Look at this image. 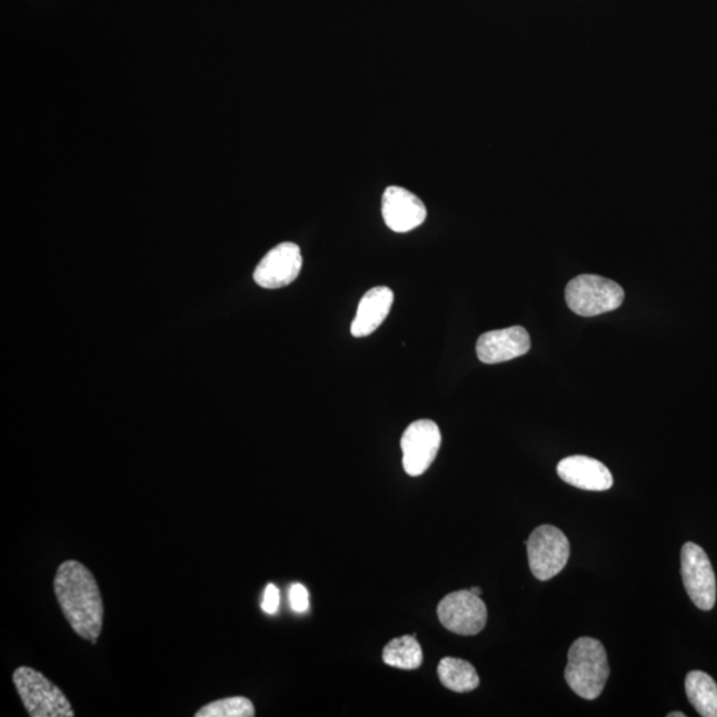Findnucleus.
Listing matches in <instances>:
<instances>
[{
    "label": "nucleus",
    "instance_id": "nucleus-1",
    "mask_svg": "<svg viewBox=\"0 0 717 717\" xmlns=\"http://www.w3.org/2000/svg\"><path fill=\"white\" fill-rule=\"evenodd\" d=\"M53 590L73 631L96 645L102 630L104 606L93 574L83 564L66 561L54 576Z\"/></svg>",
    "mask_w": 717,
    "mask_h": 717
},
{
    "label": "nucleus",
    "instance_id": "nucleus-2",
    "mask_svg": "<svg viewBox=\"0 0 717 717\" xmlns=\"http://www.w3.org/2000/svg\"><path fill=\"white\" fill-rule=\"evenodd\" d=\"M609 676V660L599 640L584 637L574 641L565 669V679L574 693L586 700L597 699Z\"/></svg>",
    "mask_w": 717,
    "mask_h": 717
},
{
    "label": "nucleus",
    "instance_id": "nucleus-3",
    "mask_svg": "<svg viewBox=\"0 0 717 717\" xmlns=\"http://www.w3.org/2000/svg\"><path fill=\"white\" fill-rule=\"evenodd\" d=\"M13 685L31 717H73L71 703L61 689L42 673L19 667L12 675Z\"/></svg>",
    "mask_w": 717,
    "mask_h": 717
},
{
    "label": "nucleus",
    "instance_id": "nucleus-4",
    "mask_svg": "<svg viewBox=\"0 0 717 717\" xmlns=\"http://www.w3.org/2000/svg\"><path fill=\"white\" fill-rule=\"evenodd\" d=\"M565 298L572 312L590 318L617 310L624 303L625 291L610 279L584 275L569 282Z\"/></svg>",
    "mask_w": 717,
    "mask_h": 717
},
{
    "label": "nucleus",
    "instance_id": "nucleus-5",
    "mask_svg": "<svg viewBox=\"0 0 717 717\" xmlns=\"http://www.w3.org/2000/svg\"><path fill=\"white\" fill-rule=\"evenodd\" d=\"M525 544L528 546L530 570L539 580L555 578L569 561V539L556 526H538Z\"/></svg>",
    "mask_w": 717,
    "mask_h": 717
},
{
    "label": "nucleus",
    "instance_id": "nucleus-6",
    "mask_svg": "<svg viewBox=\"0 0 717 717\" xmlns=\"http://www.w3.org/2000/svg\"><path fill=\"white\" fill-rule=\"evenodd\" d=\"M440 624L457 635L470 637L484 630L488 610L484 600L470 590L448 594L437 606Z\"/></svg>",
    "mask_w": 717,
    "mask_h": 717
},
{
    "label": "nucleus",
    "instance_id": "nucleus-7",
    "mask_svg": "<svg viewBox=\"0 0 717 717\" xmlns=\"http://www.w3.org/2000/svg\"><path fill=\"white\" fill-rule=\"evenodd\" d=\"M681 578L688 597L700 610H713L716 603V578L707 552L687 542L681 549Z\"/></svg>",
    "mask_w": 717,
    "mask_h": 717
},
{
    "label": "nucleus",
    "instance_id": "nucleus-8",
    "mask_svg": "<svg viewBox=\"0 0 717 717\" xmlns=\"http://www.w3.org/2000/svg\"><path fill=\"white\" fill-rule=\"evenodd\" d=\"M402 467L406 474L418 477L432 466L441 447L439 426L432 420H418L401 437Z\"/></svg>",
    "mask_w": 717,
    "mask_h": 717
},
{
    "label": "nucleus",
    "instance_id": "nucleus-9",
    "mask_svg": "<svg viewBox=\"0 0 717 717\" xmlns=\"http://www.w3.org/2000/svg\"><path fill=\"white\" fill-rule=\"evenodd\" d=\"M303 259L299 246L283 242L266 255L255 271V281L263 289H281L296 281Z\"/></svg>",
    "mask_w": 717,
    "mask_h": 717
},
{
    "label": "nucleus",
    "instance_id": "nucleus-10",
    "mask_svg": "<svg viewBox=\"0 0 717 717\" xmlns=\"http://www.w3.org/2000/svg\"><path fill=\"white\" fill-rule=\"evenodd\" d=\"M381 213L387 227L395 233H408L426 221L427 208L411 191L389 187L382 195Z\"/></svg>",
    "mask_w": 717,
    "mask_h": 717
},
{
    "label": "nucleus",
    "instance_id": "nucleus-11",
    "mask_svg": "<svg viewBox=\"0 0 717 717\" xmlns=\"http://www.w3.org/2000/svg\"><path fill=\"white\" fill-rule=\"evenodd\" d=\"M530 337L521 326L482 333L477 340L476 352L485 365L504 364L524 357L530 350Z\"/></svg>",
    "mask_w": 717,
    "mask_h": 717
},
{
    "label": "nucleus",
    "instance_id": "nucleus-12",
    "mask_svg": "<svg viewBox=\"0 0 717 717\" xmlns=\"http://www.w3.org/2000/svg\"><path fill=\"white\" fill-rule=\"evenodd\" d=\"M557 474L571 487L584 490H609L614 482L605 464L587 456L566 457L558 464Z\"/></svg>",
    "mask_w": 717,
    "mask_h": 717
},
{
    "label": "nucleus",
    "instance_id": "nucleus-13",
    "mask_svg": "<svg viewBox=\"0 0 717 717\" xmlns=\"http://www.w3.org/2000/svg\"><path fill=\"white\" fill-rule=\"evenodd\" d=\"M392 303L394 291L387 286L374 287L367 291L351 325L352 337L364 338L377 331L391 311Z\"/></svg>",
    "mask_w": 717,
    "mask_h": 717
},
{
    "label": "nucleus",
    "instance_id": "nucleus-14",
    "mask_svg": "<svg viewBox=\"0 0 717 717\" xmlns=\"http://www.w3.org/2000/svg\"><path fill=\"white\" fill-rule=\"evenodd\" d=\"M689 703L703 717H717V685L706 673L691 671L686 676Z\"/></svg>",
    "mask_w": 717,
    "mask_h": 717
},
{
    "label": "nucleus",
    "instance_id": "nucleus-15",
    "mask_svg": "<svg viewBox=\"0 0 717 717\" xmlns=\"http://www.w3.org/2000/svg\"><path fill=\"white\" fill-rule=\"evenodd\" d=\"M437 674L444 687L454 693H470L480 686L476 668L469 661L459 658H444Z\"/></svg>",
    "mask_w": 717,
    "mask_h": 717
},
{
    "label": "nucleus",
    "instance_id": "nucleus-16",
    "mask_svg": "<svg viewBox=\"0 0 717 717\" xmlns=\"http://www.w3.org/2000/svg\"><path fill=\"white\" fill-rule=\"evenodd\" d=\"M382 661L389 667L418 669L422 665L421 646L414 635L395 638L385 647Z\"/></svg>",
    "mask_w": 717,
    "mask_h": 717
},
{
    "label": "nucleus",
    "instance_id": "nucleus-17",
    "mask_svg": "<svg viewBox=\"0 0 717 717\" xmlns=\"http://www.w3.org/2000/svg\"><path fill=\"white\" fill-rule=\"evenodd\" d=\"M255 715V706L243 696L211 701L196 713V717H252Z\"/></svg>",
    "mask_w": 717,
    "mask_h": 717
},
{
    "label": "nucleus",
    "instance_id": "nucleus-18",
    "mask_svg": "<svg viewBox=\"0 0 717 717\" xmlns=\"http://www.w3.org/2000/svg\"><path fill=\"white\" fill-rule=\"evenodd\" d=\"M291 609L296 613H305L309 609V591L300 584L291 586L290 589Z\"/></svg>",
    "mask_w": 717,
    "mask_h": 717
},
{
    "label": "nucleus",
    "instance_id": "nucleus-19",
    "mask_svg": "<svg viewBox=\"0 0 717 717\" xmlns=\"http://www.w3.org/2000/svg\"><path fill=\"white\" fill-rule=\"evenodd\" d=\"M279 607V590L276 585L269 584L266 587L262 610L266 614H276Z\"/></svg>",
    "mask_w": 717,
    "mask_h": 717
},
{
    "label": "nucleus",
    "instance_id": "nucleus-20",
    "mask_svg": "<svg viewBox=\"0 0 717 717\" xmlns=\"http://www.w3.org/2000/svg\"><path fill=\"white\" fill-rule=\"evenodd\" d=\"M469 590L472 591L474 594H476V596H478V597H480L481 592H482L480 587H470Z\"/></svg>",
    "mask_w": 717,
    "mask_h": 717
},
{
    "label": "nucleus",
    "instance_id": "nucleus-21",
    "mask_svg": "<svg viewBox=\"0 0 717 717\" xmlns=\"http://www.w3.org/2000/svg\"><path fill=\"white\" fill-rule=\"evenodd\" d=\"M668 717H686L685 714L683 713H671L667 715Z\"/></svg>",
    "mask_w": 717,
    "mask_h": 717
}]
</instances>
